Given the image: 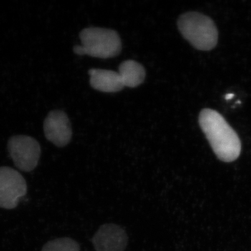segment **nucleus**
Segmentation results:
<instances>
[{
	"instance_id": "obj_1",
	"label": "nucleus",
	"mask_w": 251,
	"mask_h": 251,
	"mask_svg": "<svg viewBox=\"0 0 251 251\" xmlns=\"http://www.w3.org/2000/svg\"><path fill=\"white\" fill-rule=\"evenodd\" d=\"M199 124L218 158L224 162L237 159L242 150L240 140L221 114L204 109L200 113Z\"/></svg>"
},
{
	"instance_id": "obj_4",
	"label": "nucleus",
	"mask_w": 251,
	"mask_h": 251,
	"mask_svg": "<svg viewBox=\"0 0 251 251\" xmlns=\"http://www.w3.org/2000/svg\"><path fill=\"white\" fill-rule=\"evenodd\" d=\"M10 156L18 169L31 172L35 169L41 156L39 143L30 136L14 135L8 142Z\"/></svg>"
},
{
	"instance_id": "obj_5",
	"label": "nucleus",
	"mask_w": 251,
	"mask_h": 251,
	"mask_svg": "<svg viewBox=\"0 0 251 251\" xmlns=\"http://www.w3.org/2000/svg\"><path fill=\"white\" fill-rule=\"evenodd\" d=\"M27 191V183L21 173L9 167L0 168V207L14 209Z\"/></svg>"
},
{
	"instance_id": "obj_9",
	"label": "nucleus",
	"mask_w": 251,
	"mask_h": 251,
	"mask_svg": "<svg viewBox=\"0 0 251 251\" xmlns=\"http://www.w3.org/2000/svg\"><path fill=\"white\" fill-rule=\"evenodd\" d=\"M118 73L124 86L128 87H136L141 85L146 75L143 66L133 60L122 62Z\"/></svg>"
},
{
	"instance_id": "obj_10",
	"label": "nucleus",
	"mask_w": 251,
	"mask_h": 251,
	"mask_svg": "<svg viewBox=\"0 0 251 251\" xmlns=\"http://www.w3.org/2000/svg\"><path fill=\"white\" fill-rule=\"evenodd\" d=\"M42 251H80V246L70 238H59L46 244Z\"/></svg>"
},
{
	"instance_id": "obj_11",
	"label": "nucleus",
	"mask_w": 251,
	"mask_h": 251,
	"mask_svg": "<svg viewBox=\"0 0 251 251\" xmlns=\"http://www.w3.org/2000/svg\"><path fill=\"white\" fill-rule=\"evenodd\" d=\"M74 52H75V54H78V55H85V51L84 48L82 47V46H75V47L74 48Z\"/></svg>"
},
{
	"instance_id": "obj_12",
	"label": "nucleus",
	"mask_w": 251,
	"mask_h": 251,
	"mask_svg": "<svg viewBox=\"0 0 251 251\" xmlns=\"http://www.w3.org/2000/svg\"><path fill=\"white\" fill-rule=\"evenodd\" d=\"M234 97V94H227L226 97V100H229V99H232Z\"/></svg>"
},
{
	"instance_id": "obj_6",
	"label": "nucleus",
	"mask_w": 251,
	"mask_h": 251,
	"mask_svg": "<svg viewBox=\"0 0 251 251\" xmlns=\"http://www.w3.org/2000/svg\"><path fill=\"white\" fill-rule=\"evenodd\" d=\"M46 139L59 148L65 147L72 138V129L69 117L61 110H52L46 117L44 124Z\"/></svg>"
},
{
	"instance_id": "obj_8",
	"label": "nucleus",
	"mask_w": 251,
	"mask_h": 251,
	"mask_svg": "<svg viewBox=\"0 0 251 251\" xmlns=\"http://www.w3.org/2000/svg\"><path fill=\"white\" fill-rule=\"evenodd\" d=\"M90 84L95 90L102 92H117L125 87L118 72L104 69H91Z\"/></svg>"
},
{
	"instance_id": "obj_3",
	"label": "nucleus",
	"mask_w": 251,
	"mask_h": 251,
	"mask_svg": "<svg viewBox=\"0 0 251 251\" xmlns=\"http://www.w3.org/2000/svg\"><path fill=\"white\" fill-rule=\"evenodd\" d=\"M85 54L99 58L115 57L122 50V41L116 31L100 27L86 28L80 34Z\"/></svg>"
},
{
	"instance_id": "obj_7",
	"label": "nucleus",
	"mask_w": 251,
	"mask_h": 251,
	"mask_svg": "<svg viewBox=\"0 0 251 251\" xmlns=\"http://www.w3.org/2000/svg\"><path fill=\"white\" fill-rule=\"evenodd\" d=\"M92 242L97 251H124L128 244V236L120 226L105 224L97 231Z\"/></svg>"
},
{
	"instance_id": "obj_2",
	"label": "nucleus",
	"mask_w": 251,
	"mask_h": 251,
	"mask_svg": "<svg viewBox=\"0 0 251 251\" xmlns=\"http://www.w3.org/2000/svg\"><path fill=\"white\" fill-rule=\"evenodd\" d=\"M178 27L185 39L200 50H210L217 44L219 34L216 25L204 15L198 12L181 15Z\"/></svg>"
}]
</instances>
